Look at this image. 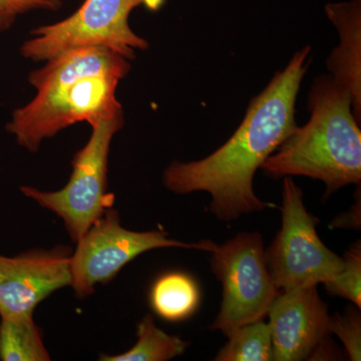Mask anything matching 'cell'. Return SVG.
I'll return each instance as SVG.
<instances>
[{"label": "cell", "mask_w": 361, "mask_h": 361, "mask_svg": "<svg viewBox=\"0 0 361 361\" xmlns=\"http://www.w3.org/2000/svg\"><path fill=\"white\" fill-rule=\"evenodd\" d=\"M311 61L310 45L297 51L251 99L238 129L224 145L201 160L174 161L166 168V188L178 195L206 192L211 197L209 211L221 222L270 207L254 192V176L298 126L296 99Z\"/></svg>", "instance_id": "obj_1"}, {"label": "cell", "mask_w": 361, "mask_h": 361, "mask_svg": "<svg viewBox=\"0 0 361 361\" xmlns=\"http://www.w3.org/2000/svg\"><path fill=\"white\" fill-rule=\"evenodd\" d=\"M32 71L28 82L37 94L13 111L6 130L35 153L45 140L80 122L92 123L123 111L116 89L130 71V61L104 47L63 52Z\"/></svg>", "instance_id": "obj_2"}, {"label": "cell", "mask_w": 361, "mask_h": 361, "mask_svg": "<svg viewBox=\"0 0 361 361\" xmlns=\"http://www.w3.org/2000/svg\"><path fill=\"white\" fill-rule=\"evenodd\" d=\"M310 121L266 160L272 178L303 176L322 180L325 197L348 185H360L361 130L353 97L330 75L315 78L308 94Z\"/></svg>", "instance_id": "obj_3"}, {"label": "cell", "mask_w": 361, "mask_h": 361, "mask_svg": "<svg viewBox=\"0 0 361 361\" xmlns=\"http://www.w3.org/2000/svg\"><path fill=\"white\" fill-rule=\"evenodd\" d=\"M165 0H85L66 20L39 26L20 47V54L39 63L82 47H104L132 61L137 51L149 49L148 40L130 28V13L140 6L157 11Z\"/></svg>", "instance_id": "obj_4"}, {"label": "cell", "mask_w": 361, "mask_h": 361, "mask_svg": "<svg viewBox=\"0 0 361 361\" xmlns=\"http://www.w3.org/2000/svg\"><path fill=\"white\" fill-rule=\"evenodd\" d=\"M123 111L90 123L92 134L84 148L73 156L70 180L58 191H42L23 186L21 192L63 220L73 242L110 208L114 196L108 189L109 156L116 133L125 125Z\"/></svg>", "instance_id": "obj_5"}, {"label": "cell", "mask_w": 361, "mask_h": 361, "mask_svg": "<svg viewBox=\"0 0 361 361\" xmlns=\"http://www.w3.org/2000/svg\"><path fill=\"white\" fill-rule=\"evenodd\" d=\"M211 270L222 284V302L211 329L228 336L249 323L264 319L280 293L266 264L259 232H242L222 245L213 242Z\"/></svg>", "instance_id": "obj_6"}, {"label": "cell", "mask_w": 361, "mask_h": 361, "mask_svg": "<svg viewBox=\"0 0 361 361\" xmlns=\"http://www.w3.org/2000/svg\"><path fill=\"white\" fill-rule=\"evenodd\" d=\"M282 225L267 251L266 264L280 291L324 284L343 267V258L322 243L318 220L304 205L303 192L284 177Z\"/></svg>", "instance_id": "obj_7"}, {"label": "cell", "mask_w": 361, "mask_h": 361, "mask_svg": "<svg viewBox=\"0 0 361 361\" xmlns=\"http://www.w3.org/2000/svg\"><path fill=\"white\" fill-rule=\"evenodd\" d=\"M163 230L137 232L120 224L118 214L106 209L77 242L71 256V284L75 294L84 298L94 293V286L106 284L130 261L145 252L159 248H186L210 252L213 241L184 243L168 238Z\"/></svg>", "instance_id": "obj_8"}, {"label": "cell", "mask_w": 361, "mask_h": 361, "mask_svg": "<svg viewBox=\"0 0 361 361\" xmlns=\"http://www.w3.org/2000/svg\"><path fill=\"white\" fill-rule=\"evenodd\" d=\"M71 256L65 246L0 255V318L33 315L47 296L71 286Z\"/></svg>", "instance_id": "obj_9"}, {"label": "cell", "mask_w": 361, "mask_h": 361, "mask_svg": "<svg viewBox=\"0 0 361 361\" xmlns=\"http://www.w3.org/2000/svg\"><path fill=\"white\" fill-rule=\"evenodd\" d=\"M268 315L273 360H310L322 351L329 334V315L317 286L280 292Z\"/></svg>", "instance_id": "obj_10"}, {"label": "cell", "mask_w": 361, "mask_h": 361, "mask_svg": "<svg viewBox=\"0 0 361 361\" xmlns=\"http://www.w3.org/2000/svg\"><path fill=\"white\" fill-rule=\"evenodd\" d=\"M330 21L338 30V47L327 59L330 75L353 97V114L361 123V7L360 0L329 4Z\"/></svg>", "instance_id": "obj_11"}, {"label": "cell", "mask_w": 361, "mask_h": 361, "mask_svg": "<svg viewBox=\"0 0 361 361\" xmlns=\"http://www.w3.org/2000/svg\"><path fill=\"white\" fill-rule=\"evenodd\" d=\"M200 301L201 291L196 280L183 272L161 275L149 293L152 308L168 322L187 319L198 310Z\"/></svg>", "instance_id": "obj_12"}, {"label": "cell", "mask_w": 361, "mask_h": 361, "mask_svg": "<svg viewBox=\"0 0 361 361\" xmlns=\"http://www.w3.org/2000/svg\"><path fill=\"white\" fill-rule=\"evenodd\" d=\"M137 341L129 350L116 355L99 356L102 361H167L182 355L189 342L169 336L157 326L152 315L142 318L137 325Z\"/></svg>", "instance_id": "obj_13"}, {"label": "cell", "mask_w": 361, "mask_h": 361, "mask_svg": "<svg viewBox=\"0 0 361 361\" xmlns=\"http://www.w3.org/2000/svg\"><path fill=\"white\" fill-rule=\"evenodd\" d=\"M0 360L4 361H49L33 315L1 318L0 322Z\"/></svg>", "instance_id": "obj_14"}, {"label": "cell", "mask_w": 361, "mask_h": 361, "mask_svg": "<svg viewBox=\"0 0 361 361\" xmlns=\"http://www.w3.org/2000/svg\"><path fill=\"white\" fill-rule=\"evenodd\" d=\"M227 343L214 358L216 361L273 360L272 336L269 324L258 322L243 325L227 336Z\"/></svg>", "instance_id": "obj_15"}, {"label": "cell", "mask_w": 361, "mask_h": 361, "mask_svg": "<svg viewBox=\"0 0 361 361\" xmlns=\"http://www.w3.org/2000/svg\"><path fill=\"white\" fill-rule=\"evenodd\" d=\"M329 294L351 301L361 308V245L355 242L344 254L343 267L338 273L325 282Z\"/></svg>", "instance_id": "obj_16"}, {"label": "cell", "mask_w": 361, "mask_h": 361, "mask_svg": "<svg viewBox=\"0 0 361 361\" xmlns=\"http://www.w3.org/2000/svg\"><path fill=\"white\" fill-rule=\"evenodd\" d=\"M357 310L348 308L344 314L329 316V332L336 334L343 343L351 360H361V318Z\"/></svg>", "instance_id": "obj_17"}, {"label": "cell", "mask_w": 361, "mask_h": 361, "mask_svg": "<svg viewBox=\"0 0 361 361\" xmlns=\"http://www.w3.org/2000/svg\"><path fill=\"white\" fill-rule=\"evenodd\" d=\"M63 0H0V32L8 30L20 16L32 11H56Z\"/></svg>", "instance_id": "obj_18"}, {"label": "cell", "mask_w": 361, "mask_h": 361, "mask_svg": "<svg viewBox=\"0 0 361 361\" xmlns=\"http://www.w3.org/2000/svg\"><path fill=\"white\" fill-rule=\"evenodd\" d=\"M357 215H360V200L358 201V204L356 203L355 206L351 208L350 212H348L344 214V215L341 216L338 219L334 221V222L331 223V227H344V228H350L353 227V223H351V219L356 221L357 223H360V219L358 218Z\"/></svg>", "instance_id": "obj_19"}]
</instances>
